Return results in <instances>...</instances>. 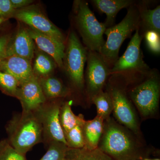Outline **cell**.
<instances>
[{
    "mask_svg": "<svg viewBox=\"0 0 160 160\" xmlns=\"http://www.w3.org/2000/svg\"><path fill=\"white\" fill-rule=\"evenodd\" d=\"M86 71V90L90 99L102 91L108 76L110 69L99 52L88 51Z\"/></svg>",
    "mask_w": 160,
    "mask_h": 160,
    "instance_id": "obj_10",
    "label": "cell"
},
{
    "mask_svg": "<svg viewBox=\"0 0 160 160\" xmlns=\"http://www.w3.org/2000/svg\"><path fill=\"white\" fill-rule=\"evenodd\" d=\"M144 160H160L158 159H145Z\"/></svg>",
    "mask_w": 160,
    "mask_h": 160,
    "instance_id": "obj_33",
    "label": "cell"
},
{
    "mask_svg": "<svg viewBox=\"0 0 160 160\" xmlns=\"http://www.w3.org/2000/svg\"><path fill=\"white\" fill-rule=\"evenodd\" d=\"M32 62V72L38 78L51 75L57 66L51 57L40 50L36 46L35 48L34 56Z\"/></svg>",
    "mask_w": 160,
    "mask_h": 160,
    "instance_id": "obj_19",
    "label": "cell"
},
{
    "mask_svg": "<svg viewBox=\"0 0 160 160\" xmlns=\"http://www.w3.org/2000/svg\"><path fill=\"white\" fill-rule=\"evenodd\" d=\"M8 142L15 149L24 155L42 141V124L33 112L22 111L15 116L7 124Z\"/></svg>",
    "mask_w": 160,
    "mask_h": 160,
    "instance_id": "obj_1",
    "label": "cell"
},
{
    "mask_svg": "<svg viewBox=\"0 0 160 160\" xmlns=\"http://www.w3.org/2000/svg\"><path fill=\"white\" fill-rule=\"evenodd\" d=\"M68 147L63 143L52 142L45 154L40 160H64Z\"/></svg>",
    "mask_w": 160,
    "mask_h": 160,
    "instance_id": "obj_26",
    "label": "cell"
},
{
    "mask_svg": "<svg viewBox=\"0 0 160 160\" xmlns=\"http://www.w3.org/2000/svg\"><path fill=\"white\" fill-rule=\"evenodd\" d=\"M140 17L139 29L142 35L147 31H153L160 34V6L153 9L148 8V2L145 1L136 4Z\"/></svg>",
    "mask_w": 160,
    "mask_h": 160,
    "instance_id": "obj_17",
    "label": "cell"
},
{
    "mask_svg": "<svg viewBox=\"0 0 160 160\" xmlns=\"http://www.w3.org/2000/svg\"><path fill=\"white\" fill-rule=\"evenodd\" d=\"M104 120L97 116L93 119L85 122L82 126L85 140L84 148L93 149L98 148L104 130Z\"/></svg>",
    "mask_w": 160,
    "mask_h": 160,
    "instance_id": "obj_18",
    "label": "cell"
},
{
    "mask_svg": "<svg viewBox=\"0 0 160 160\" xmlns=\"http://www.w3.org/2000/svg\"><path fill=\"white\" fill-rule=\"evenodd\" d=\"M10 2L15 10L27 7L33 2L32 0H10Z\"/></svg>",
    "mask_w": 160,
    "mask_h": 160,
    "instance_id": "obj_31",
    "label": "cell"
},
{
    "mask_svg": "<svg viewBox=\"0 0 160 160\" xmlns=\"http://www.w3.org/2000/svg\"><path fill=\"white\" fill-rule=\"evenodd\" d=\"M99 149L114 160H133L137 151L129 134L111 120L104 127Z\"/></svg>",
    "mask_w": 160,
    "mask_h": 160,
    "instance_id": "obj_4",
    "label": "cell"
},
{
    "mask_svg": "<svg viewBox=\"0 0 160 160\" xmlns=\"http://www.w3.org/2000/svg\"><path fill=\"white\" fill-rule=\"evenodd\" d=\"M17 28L9 39L5 57L17 56L32 62L35 44L26 26L18 22ZM4 57V58H5Z\"/></svg>",
    "mask_w": 160,
    "mask_h": 160,
    "instance_id": "obj_12",
    "label": "cell"
},
{
    "mask_svg": "<svg viewBox=\"0 0 160 160\" xmlns=\"http://www.w3.org/2000/svg\"><path fill=\"white\" fill-rule=\"evenodd\" d=\"M0 71L14 77L20 84L33 76L32 62L17 56H9L0 59Z\"/></svg>",
    "mask_w": 160,
    "mask_h": 160,
    "instance_id": "obj_15",
    "label": "cell"
},
{
    "mask_svg": "<svg viewBox=\"0 0 160 160\" xmlns=\"http://www.w3.org/2000/svg\"><path fill=\"white\" fill-rule=\"evenodd\" d=\"M6 21H7V20L4 19L0 18V26H1L3 23L6 22Z\"/></svg>",
    "mask_w": 160,
    "mask_h": 160,
    "instance_id": "obj_32",
    "label": "cell"
},
{
    "mask_svg": "<svg viewBox=\"0 0 160 160\" xmlns=\"http://www.w3.org/2000/svg\"><path fill=\"white\" fill-rule=\"evenodd\" d=\"M142 82L129 92V96L140 113L144 116L153 114L157 110L160 98V83L155 70L149 71Z\"/></svg>",
    "mask_w": 160,
    "mask_h": 160,
    "instance_id": "obj_7",
    "label": "cell"
},
{
    "mask_svg": "<svg viewBox=\"0 0 160 160\" xmlns=\"http://www.w3.org/2000/svg\"><path fill=\"white\" fill-rule=\"evenodd\" d=\"M25 26L42 34L65 43L62 32L55 26L37 5L30 6L15 11L13 17Z\"/></svg>",
    "mask_w": 160,
    "mask_h": 160,
    "instance_id": "obj_8",
    "label": "cell"
},
{
    "mask_svg": "<svg viewBox=\"0 0 160 160\" xmlns=\"http://www.w3.org/2000/svg\"><path fill=\"white\" fill-rule=\"evenodd\" d=\"M26 28L36 46L51 57L58 67L63 70V60L66 49L65 43L38 32L27 26Z\"/></svg>",
    "mask_w": 160,
    "mask_h": 160,
    "instance_id": "obj_14",
    "label": "cell"
},
{
    "mask_svg": "<svg viewBox=\"0 0 160 160\" xmlns=\"http://www.w3.org/2000/svg\"><path fill=\"white\" fill-rule=\"evenodd\" d=\"M97 110V116L103 120L107 119L113 110L112 100L108 92H100L91 99Z\"/></svg>",
    "mask_w": 160,
    "mask_h": 160,
    "instance_id": "obj_23",
    "label": "cell"
},
{
    "mask_svg": "<svg viewBox=\"0 0 160 160\" xmlns=\"http://www.w3.org/2000/svg\"><path fill=\"white\" fill-rule=\"evenodd\" d=\"M88 50L73 30L69 32L63 60V69L72 86L78 90L83 89L85 83L84 68Z\"/></svg>",
    "mask_w": 160,
    "mask_h": 160,
    "instance_id": "obj_5",
    "label": "cell"
},
{
    "mask_svg": "<svg viewBox=\"0 0 160 160\" xmlns=\"http://www.w3.org/2000/svg\"><path fill=\"white\" fill-rule=\"evenodd\" d=\"M136 4L128 8L127 14L120 23L107 28L105 32L107 40L99 53L110 69L118 59L123 42L139 28V14Z\"/></svg>",
    "mask_w": 160,
    "mask_h": 160,
    "instance_id": "obj_2",
    "label": "cell"
},
{
    "mask_svg": "<svg viewBox=\"0 0 160 160\" xmlns=\"http://www.w3.org/2000/svg\"><path fill=\"white\" fill-rule=\"evenodd\" d=\"M11 33H4L0 35V59L5 57L6 47Z\"/></svg>",
    "mask_w": 160,
    "mask_h": 160,
    "instance_id": "obj_30",
    "label": "cell"
},
{
    "mask_svg": "<svg viewBox=\"0 0 160 160\" xmlns=\"http://www.w3.org/2000/svg\"><path fill=\"white\" fill-rule=\"evenodd\" d=\"M61 106V103L58 101L48 103L46 102L33 112L42 124L43 136L49 144L58 142L67 146L60 122Z\"/></svg>",
    "mask_w": 160,
    "mask_h": 160,
    "instance_id": "obj_9",
    "label": "cell"
},
{
    "mask_svg": "<svg viewBox=\"0 0 160 160\" xmlns=\"http://www.w3.org/2000/svg\"><path fill=\"white\" fill-rule=\"evenodd\" d=\"M20 83L14 77L0 71V90L7 95L16 98Z\"/></svg>",
    "mask_w": 160,
    "mask_h": 160,
    "instance_id": "obj_24",
    "label": "cell"
},
{
    "mask_svg": "<svg viewBox=\"0 0 160 160\" xmlns=\"http://www.w3.org/2000/svg\"><path fill=\"white\" fill-rule=\"evenodd\" d=\"M143 37L146 40V44L149 50L158 54L160 51V34L153 31L146 32Z\"/></svg>",
    "mask_w": 160,
    "mask_h": 160,
    "instance_id": "obj_28",
    "label": "cell"
},
{
    "mask_svg": "<svg viewBox=\"0 0 160 160\" xmlns=\"http://www.w3.org/2000/svg\"><path fill=\"white\" fill-rule=\"evenodd\" d=\"M64 160H114L97 148L93 149L83 147L72 149L68 147Z\"/></svg>",
    "mask_w": 160,
    "mask_h": 160,
    "instance_id": "obj_21",
    "label": "cell"
},
{
    "mask_svg": "<svg viewBox=\"0 0 160 160\" xmlns=\"http://www.w3.org/2000/svg\"><path fill=\"white\" fill-rule=\"evenodd\" d=\"M110 94L113 110L117 119L135 133L138 132L136 117L124 89L118 86H111L107 91Z\"/></svg>",
    "mask_w": 160,
    "mask_h": 160,
    "instance_id": "obj_11",
    "label": "cell"
},
{
    "mask_svg": "<svg viewBox=\"0 0 160 160\" xmlns=\"http://www.w3.org/2000/svg\"><path fill=\"white\" fill-rule=\"evenodd\" d=\"M0 160H27L10 145L7 139L0 141Z\"/></svg>",
    "mask_w": 160,
    "mask_h": 160,
    "instance_id": "obj_27",
    "label": "cell"
},
{
    "mask_svg": "<svg viewBox=\"0 0 160 160\" xmlns=\"http://www.w3.org/2000/svg\"><path fill=\"white\" fill-rule=\"evenodd\" d=\"M67 146L72 149H81L85 147V142L82 126H77L69 131L64 132Z\"/></svg>",
    "mask_w": 160,
    "mask_h": 160,
    "instance_id": "obj_25",
    "label": "cell"
},
{
    "mask_svg": "<svg viewBox=\"0 0 160 160\" xmlns=\"http://www.w3.org/2000/svg\"><path fill=\"white\" fill-rule=\"evenodd\" d=\"M91 2L99 11L106 14L104 24L106 29L113 26L118 12L136 3L132 0H92Z\"/></svg>",
    "mask_w": 160,
    "mask_h": 160,
    "instance_id": "obj_16",
    "label": "cell"
},
{
    "mask_svg": "<svg viewBox=\"0 0 160 160\" xmlns=\"http://www.w3.org/2000/svg\"><path fill=\"white\" fill-rule=\"evenodd\" d=\"M15 11L10 0H0V18L7 20L13 17Z\"/></svg>",
    "mask_w": 160,
    "mask_h": 160,
    "instance_id": "obj_29",
    "label": "cell"
},
{
    "mask_svg": "<svg viewBox=\"0 0 160 160\" xmlns=\"http://www.w3.org/2000/svg\"><path fill=\"white\" fill-rule=\"evenodd\" d=\"M143 38L139 28H138L124 54L110 69V75L126 76L136 72L145 74L149 71V66L143 59L141 49Z\"/></svg>",
    "mask_w": 160,
    "mask_h": 160,
    "instance_id": "obj_6",
    "label": "cell"
},
{
    "mask_svg": "<svg viewBox=\"0 0 160 160\" xmlns=\"http://www.w3.org/2000/svg\"><path fill=\"white\" fill-rule=\"evenodd\" d=\"M38 79L46 99L66 97L71 93L70 89L57 78L50 75Z\"/></svg>",
    "mask_w": 160,
    "mask_h": 160,
    "instance_id": "obj_20",
    "label": "cell"
},
{
    "mask_svg": "<svg viewBox=\"0 0 160 160\" xmlns=\"http://www.w3.org/2000/svg\"><path fill=\"white\" fill-rule=\"evenodd\" d=\"M73 7L75 23L85 47L88 51L99 52L105 43V24L98 21L86 1H75Z\"/></svg>",
    "mask_w": 160,
    "mask_h": 160,
    "instance_id": "obj_3",
    "label": "cell"
},
{
    "mask_svg": "<svg viewBox=\"0 0 160 160\" xmlns=\"http://www.w3.org/2000/svg\"><path fill=\"white\" fill-rule=\"evenodd\" d=\"M72 103V101L66 102L60 108L59 119L63 132L69 131L78 125L82 126L85 121L83 116H77L73 113L71 109Z\"/></svg>",
    "mask_w": 160,
    "mask_h": 160,
    "instance_id": "obj_22",
    "label": "cell"
},
{
    "mask_svg": "<svg viewBox=\"0 0 160 160\" xmlns=\"http://www.w3.org/2000/svg\"><path fill=\"white\" fill-rule=\"evenodd\" d=\"M16 98L23 111L26 112L34 111L47 102L38 79L34 75L20 84Z\"/></svg>",
    "mask_w": 160,
    "mask_h": 160,
    "instance_id": "obj_13",
    "label": "cell"
}]
</instances>
